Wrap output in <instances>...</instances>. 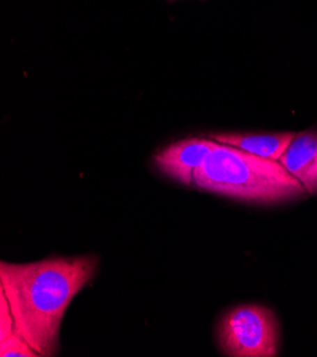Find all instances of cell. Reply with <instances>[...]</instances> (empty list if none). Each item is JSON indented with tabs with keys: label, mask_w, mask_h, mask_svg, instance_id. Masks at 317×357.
<instances>
[{
	"label": "cell",
	"mask_w": 317,
	"mask_h": 357,
	"mask_svg": "<svg viewBox=\"0 0 317 357\" xmlns=\"http://www.w3.org/2000/svg\"><path fill=\"white\" fill-rule=\"evenodd\" d=\"M98 266L100 258L93 254L0 264V291L9 303L16 332L40 357L57 356L64 314Z\"/></svg>",
	"instance_id": "6da1fadb"
},
{
	"label": "cell",
	"mask_w": 317,
	"mask_h": 357,
	"mask_svg": "<svg viewBox=\"0 0 317 357\" xmlns=\"http://www.w3.org/2000/svg\"><path fill=\"white\" fill-rule=\"evenodd\" d=\"M0 356L2 357H40L39 353L16 332L12 336L0 340Z\"/></svg>",
	"instance_id": "52a82bcc"
},
{
	"label": "cell",
	"mask_w": 317,
	"mask_h": 357,
	"mask_svg": "<svg viewBox=\"0 0 317 357\" xmlns=\"http://www.w3.org/2000/svg\"><path fill=\"white\" fill-rule=\"evenodd\" d=\"M218 342L229 357H276L280 325L275 312L262 305H240L226 312L218 325Z\"/></svg>",
	"instance_id": "3957f363"
},
{
	"label": "cell",
	"mask_w": 317,
	"mask_h": 357,
	"mask_svg": "<svg viewBox=\"0 0 317 357\" xmlns=\"http://www.w3.org/2000/svg\"><path fill=\"white\" fill-rule=\"evenodd\" d=\"M218 142L209 137H190L171 142L160 150L153 162L158 171L171 178L175 183L185 187L194 185V175L205 162Z\"/></svg>",
	"instance_id": "277c9868"
},
{
	"label": "cell",
	"mask_w": 317,
	"mask_h": 357,
	"mask_svg": "<svg viewBox=\"0 0 317 357\" xmlns=\"http://www.w3.org/2000/svg\"><path fill=\"white\" fill-rule=\"evenodd\" d=\"M194 187L259 205L289 202L309 195L280 161L254 155L221 142L196 169Z\"/></svg>",
	"instance_id": "7a4b0ae2"
},
{
	"label": "cell",
	"mask_w": 317,
	"mask_h": 357,
	"mask_svg": "<svg viewBox=\"0 0 317 357\" xmlns=\"http://www.w3.org/2000/svg\"><path fill=\"white\" fill-rule=\"evenodd\" d=\"M296 132H214L208 137L254 155L280 160Z\"/></svg>",
	"instance_id": "8992f818"
},
{
	"label": "cell",
	"mask_w": 317,
	"mask_h": 357,
	"mask_svg": "<svg viewBox=\"0 0 317 357\" xmlns=\"http://www.w3.org/2000/svg\"><path fill=\"white\" fill-rule=\"evenodd\" d=\"M279 161L297 178L309 195L317 194V132H297Z\"/></svg>",
	"instance_id": "5b68a950"
}]
</instances>
